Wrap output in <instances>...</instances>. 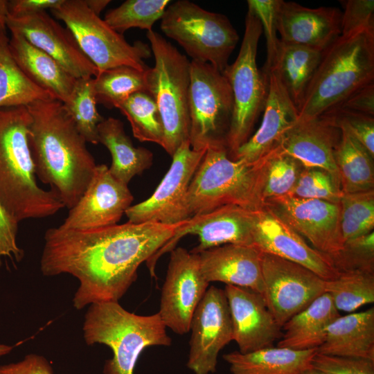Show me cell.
<instances>
[{
  "instance_id": "d4e9b609",
  "label": "cell",
  "mask_w": 374,
  "mask_h": 374,
  "mask_svg": "<svg viewBox=\"0 0 374 374\" xmlns=\"http://www.w3.org/2000/svg\"><path fill=\"white\" fill-rule=\"evenodd\" d=\"M205 280L250 288L262 294L261 252L253 246L228 244L197 253Z\"/></svg>"
},
{
  "instance_id": "7a4b0ae2",
  "label": "cell",
  "mask_w": 374,
  "mask_h": 374,
  "mask_svg": "<svg viewBox=\"0 0 374 374\" xmlns=\"http://www.w3.org/2000/svg\"><path fill=\"white\" fill-rule=\"evenodd\" d=\"M28 135L36 176L71 209L87 188L97 164L64 103L55 98L27 105Z\"/></svg>"
},
{
  "instance_id": "7402d4cb",
  "label": "cell",
  "mask_w": 374,
  "mask_h": 374,
  "mask_svg": "<svg viewBox=\"0 0 374 374\" xmlns=\"http://www.w3.org/2000/svg\"><path fill=\"white\" fill-rule=\"evenodd\" d=\"M341 15L337 8H310L280 0L276 18L279 39L323 51L341 36Z\"/></svg>"
},
{
  "instance_id": "277c9868",
  "label": "cell",
  "mask_w": 374,
  "mask_h": 374,
  "mask_svg": "<svg viewBox=\"0 0 374 374\" xmlns=\"http://www.w3.org/2000/svg\"><path fill=\"white\" fill-rule=\"evenodd\" d=\"M374 82V31L339 36L326 48L299 110L298 122L317 118Z\"/></svg>"
},
{
  "instance_id": "603a6c76",
  "label": "cell",
  "mask_w": 374,
  "mask_h": 374,
  "mask_svg": "<svg viewBox=\"0 0 374 374\" xmlns=\"http://www.w3.org/2000/svg\"><path fill=\"white\" fill-rule=\"evenodd\" d=\"M268 92L260 126L235 152L232 159L254 162L277 148L285 134L297 123L299 111L277 74L269 71Z\"/></svg>"
},
{
  "instance_id": "83f0119b",
  "label": "cell",
  "mask_w": 374,
  "mask_h": 374,
  "mask_svg": "<svg viewBox=\"0 0 374 374\" xmlns=\"http://www.w3.org/2000/svg\"><path fill=\"white\" fill-rule=\"evenodd\" d=\"M339 316L330 296L325 292L283 326L284 332L277 346L299 350L318 348L328 326Z\"/></svg>"
},
{
  "instance_id": "d6a6232c",
  "label": "cell",
  "mask_w": 374,
  "mask_h": 374,
  "mask_svg": "<svg viewBox=\"0 0 374 374\" xmlns=\"http://www.w3.org/2000/svg\"><path fill=\"white\" fill-rule=\"evenodd\" d=\"M335 150L341 190L343 193H354L373 190V158L364 146L344 126Z\"/></svg>"
},
{
  "instance_id": "e575fe53",
  "label": "cell",
  "mask_w": 374,
  "mask_h": 374,
  "mask_svg": "<svg viewBox=\"0 0 374 374\" xmlns=\"http://www.w3.org/2000/svg\"><path fill=\"white\" fill-rule=\"evenodd\" d=\"M325 292L339 312H353L374 302V273L339 271L335 277L326 280Z\"/></svg>"
},
{
  "instance_id": "484cf974",
  "label": "cell",
  "mask_w": 374,
  "mask_h": 374,
  "mask_svg": "<svg viewBox=\"0 0 374 374\" xmlns=\"http://www.w3.org/2000/svg\"><path fill=\"white\" fill-rule=\"evenodd\" d=\"M9 48L16 64L31 82L53 98L63 103L69 101L77 79L55 59L17 33H11Z\"/></svg>"
},
{
  "instance_id": "4fadbf2b",
  "label": "cell",
  "mask_w": 374,
  "mask_h": 374,
  "mask_svg": "<svg viewBox=\"0 0 374 374\" xmlns=\"http://www.w3.org/2000/svg\"><path fill=\"white\" fill-rule=\"evenodd\" d=\"M262 296L277 323L283 326L325 293L326 280L309 269L261 253Z\"/></svg>"
},
{
  "instance_id": "d590c367",
  "label": "cell",
  "mask_w": 374,
  "mask_h": 374,
  "mask_svg": "<svg viewBox=\"0 0 374 374\" xmlns=\"http://www.w3.org/2000/svg\"><path fill=\"white\" fill-rule=\"evenodd\" d=\"M127 118L134 136L141 142L154 143L162 146L163 127L160 112L148 91H138L118 107Z\"/></svg>"
},
{
  "instance_id": "74e56055",
  "label": "cell",
  "mask_w": 374,
  "mask_h": 374,
  "mask_svg": "<svg viewBox=\"0 0 374 374\" xmlns=\"http://www.w3.org/2000/svg\"><path fill=\"white\" fill-rule=\"evenodd\" d=\"M169 0H127L118 7L109 10L104 21L116 32L123 35L131 28L152 30L161 19Z\"/></svg>"
},
{
  "instance_id": "7dc6e473",
  "label": "cell",
  "mask_w": 374,
  "mask_h": 374,
  "mask_svg": "<svg viewBox=\"0 0 374 374\" xmlns=\"http://www.w3.org/2000/svg\"><path fill=\"white\" fill-rule=\"evenodd\" d=\"M18 224L0 204V266L3 258L19 262L24 256L23 250L17 244Z\"/></svg>"
},
{
  "instance_id": "c3c4849f",
  "label": "cell",
  "mask_w": 374,
  "mask_h": 374,
  "mask_svg": "<svg viewBox=\"0 0 374 374\" xmlns=\"http://www.w3.org/2000/svg\"><path fill=\"white\" fill-rule=\"evenodd\" d=\"M345 109L373 116L374 82L359 88L330 109Z\"/></svg>"
},
{
  "instance_id": "f6af8a7d",
  "label": "cell",
  "mask_w": 374,
  "mask_h": 374,
  "mask_svg": "<svg viewBox=\"0 0 374 374\" xmlns=\"http://www.w3.org/2000/svg\"><path fill=\"white\" fill-rule=\"evenodd\" d=\"M344 7L341 15V36H349L362 30L374 31V1H340Z\"/></svg>"
},
{
  "instance_id": "3957f363",
  "label": "cell",
  "mask_w": 374,
  "mask_h": 374,
  "mask_svg": "<svg viewBox=\"0 0 374 374\" xmlns=\"http://www.w3.org/2000/svg\"><path fill=\"white\" fill-rule=\"evenodd\" d=\"M31 121L27 106L0 108V204L18 223L64 207L53 191L37 183L28 139Z\"/></svg>"
},
{
  "instance_id": "ee69618b",
  "label": "cell",
  "mask_w": 374,
  "mask_h": 374,
  "mask_svg": "<svg viewBox=\"0 0 374 374\" xmlns=\"http://www.w3.org/2000/svg\"><path fill=\"white\" fill-rule=\"evenodd\" d=\"M280 0H249L248 8L259 19L267 42V60L262 72L267 74L274 65L280 39L277 37V12Z\"/></svg>"
},
{
  "instance_id": "4316f807",
  "label": "cell",
  "mask_w": 374,
  "mask_h": 374,
  "mask_svg": "<svg viewBox=\"0 0 374 374\" xmlns=\"http://www.w3.org/2000/svg\"><path fill=\"white\" fill-rule=\"evenodd\" d=\"M317 353L374 361V308L337 317Z\"/></svg>"
},
{
  "instance_id": "836d02e7",
  "label": "cell",
  "mask_w": 374,
  "mask_h": 374,
  "mask_svg": "<svg viewBox=\"0 0 374 374\" xmlns=\"http://www.w3.org/2000/svg\"><path fill=\"white\" fill-rule=\"evenodd\" d=\"M147 71L121 66L99 72L94 77L96 103L109 109L117 108L132 94L148 91Z\"/></svg>"
},
{
  "instance_id": "44dd1931",
  "label": "cell",
  "mask_w": 374,
  "mask_h": 374,
  "mask_svg": "<svg viewBox=\"0 0 374 374\" xmlns=\"http://www.w3.org/2000/svg\"><path fill=\"white\" fill-rule=\"evenodd\" d=\"M230 312L233 340L239 352L247 353L273 346L282 328L269 310L262 295L250 288L226 285L224 290Z\"/></svg>"
},
{
  "instance_id": "9a60e30c",
  "label": "cell",
  "mask_w": 374,
  "mask_h": 374,
  "mask_svg": "<svg viewBox=\"0 0 374 374\" xmlns=\"http://www.w3.org/2000/svg\"><path fill=\"white\" fill-rule=\"evenodd\" d=\"M159 314L166 327L183 335L190 331L194 312L208 289L197 253L182 247L170 251Z\"/></svg>"
},
{
  "instance_id": "8992f818",
  "label": "cell",
  "mask_w": 374,
  "mask_h": 374,
  "mask_svg": "<svg viewBox=\"0 0 374 374\" xmlns=\"http://www.w3.org/2000/svg\"><path fill=\"white\" fill-rule=\"evenodd\" d=\"M83 331L87 344H105L113 352V357L104 366L103 374H133L145 348L171 344L159 313L137 315L125 310L118 301L91 304L85 314Z\"/></svg>"
},
{
  "instance_id": "e0dca14e",
  "label": "cell",
  "mask_w": 374,
  "mask_h": 374,
  "mask_svg": "<svg viewBox=\"0 0 374 374\" xmlns=\"http://www.w3.org/2000/svg\"><path fill=\"white\" fill-rule=\"evenodd\" d=\"M187 366L195 374L215 372L220 351L233 340L232 324L224 290L209 287L193 315Z\"/></svg>"
},
{
  "instance_id": "f5cc1de1",
  "label": "cell",
  "mask_w": 374,
  "mask_h": 374,
  "mask_svg": "<svg viewBox=\"0 0 374 374\" xmlns=\"http://www.w3.org/2000/svg\"><path fill=\"white\" fill-rule=\"evenodd\" d=\"M13 349V346L0 344V357L8 354Z\"/></svg>"
},
{
  "instance_id": "30bf717a",
  "label": "cell",
  "mask_w": 374,
  "mask_h": 374,
  "mask_svg": "<svg viewBox=\"0 0 374 374\" xmlns=\"http://www.w3.org/2000/svg\"><path fill=\"white\" fill-rule=\"evenodd\" d=\"M52 14L62 20L82 53L99 72L127 66L141 71L149 69L143 60L151 57V48L141 41L130 44L92 12L84 0H63Z\"/></svg>"
},
{
  "instance_id": "816d5d0a",
  "label": "cell",
  "mask_w": 374,
  "mask_h": 374,
  "mask_svg": "<svg viewBox=\"0 0 374 374\" xmlns=\"http://www.w3.org/2000/svg\"><path fill=\"white\" fill-rule=\"evenodd\" d=\"M88 8L98 15L111 2L109 0H84Z\"/></svg>"
},
{
  "instance_id": "cb8c5ba5",
  "label": "cell",
  "mask_w": 374,
  "mask_h": 374,
  "mask_svg": "<svg viewBox=\"0 0 374 374\" xmlns=\"http://www.w3.org/2000/svg\"><path fill=\"white\" fill-rule=\"evenodd\" d=\"M341 136L340 128L325 116L296 123L283 136L278 148L305 167L323 169L340 186L334 152Z\"/></svg>"
},
{
  "instance_id": "8fae6325",
  "label": "cell",
  "mask_w": 374,
  "mask_h": 374,
  "mask_svg": "<svg viewBox=\"0 0 374 374\" xmlns=\"http://www.w3.org/2000/svg\"><path fill=\"white\" fill-rule=\"evenodd\" d=\"M189 142L194 150L226 148L233 112L231 86L208 63L190 61Z\"/></svg>"
},
{
  "instance_id": "2e32d148",
  "label": "cell",
  "mask_w": 374,
  "mask_h": 374,
  "mask_svg": "<svg viewBox=\"0 0 374 374\" xmlns=\"http://www.w3.org/2000/svg\"><path fill=\"white\" fill-rule=\"evenodd\" d=\"M264 206L319 251L332 257L342 249L339 203L287 195L267 199Z\"/></svg>"
},
{
  "instance_id": "4dcf8cb0",
  "label": "cell",
  "mask_w": 374,
  "mask_h": 374,
  "mask_svg": "<svg viewBox=\"0 0 374 374\" xmlns=\"http://www.w3.org/2000/svg\"><path fill=\"white\" fill-rule=\"evenodd\" d=\"M7 1L0 0V108L27 106L31 103L53 98L31 82L14 60L6 33Z\"/></svg>"
},
{
  "instance_id": "db71d44e",
  "label": "cell",
  "mask_w": 374,
  "mask_h": 374,
  "mask_svg": "<svg viewBox=\"0 0 374 374\" xmlns=\"http://www.w3.org/2000/svg\"><path fill=\"white\" fill-rule=\"evenodd\" d=\"M300 374H328L327 373H325L323 371L317 370L316 368H312V366L304 370L303 372H301Z\"/></svg>"
},
{
  "instance_id": "52a82bcc",
  "label": "cell",
  "mask_w": 374,
  "mask_h": 374,
  "mask_svg": "<svg viewBox=\"0 0 374 374\" xmlns=\"http://www.w3.org/2000/svg\"><path fill=\"white\" fill-rule=\"evenodd\" d=\"M154 66L147 71L148 91L154 99L163 127L162 148L171 157L189 141L190 61L161 35L147 31Z\"/></svg>"
},
{
  "instance_id": "b9f144b4",
  "label": "cell",
  "mask_w": 374,
  "mask_h": 374,
  "mask_svg": "<svg viewBox=\"0 0 374 374\" xmlns=\"http://www.w3.org/2000/svg\"><path fill=\"white\" fill-rule=\"evenodd\" d=\"M331 259L338 271L359 270L374 273V232L345 242L342 249Z\"/></svg>"
},
{
  "instance_id": "6da1fadb",
  "label": "cell",
  "mask_w": 374,
  "mask_h": 374,
  "mask_svg": "<svg viewBox=\"0 0 374 374\" xmlns=\"http://www.w3.org/2000/svg\"><path fill=\"white\" fill-rule=\"evenodd\" d=\"M184 222L171 225L127 222L87 230L50 228L44 235L41 271L46 276L69 274L78 280L73 299L77 310L118 301L136 279L140 265L155 254Z\"/></svg>"
},
{
  "instance_id": "60d3db41",
  "label": "cell",
  "mask_w": 374,
  "mask_h": 374,
  "mask_svg": "<svg viewBox=\"0 0 374 374\" xmlns=\"http://www.w3.org/2000/svg\"><path fill=\"white\" fill-rule=\"evenodd\" d=\"M343 193L331 175L312 167H303L289 195L339 203Z\"/></svg>"
},
{
  "instance_id": "7c38bea8",
  "label": "cell",
  "mask_w": 374,
  "mask_h": 374,
  "mask_svg": "<svg viewBox=\"0 0 374 374\" xmlns=\"http://www.w3.org/2000/svg\"><path fill=\"white\" fill-rule=\"evenodd\" d=\"M206 152L193 150L189 141L184 142L172 156L171 165L152 195L125 211L128 222L171 225L189 219L188 188Z\"/></svg>"
},
{
  "instance_id": "ac0fdd59",
  "label": "cell",
  "mask_w": 374,
  "mask_h": 374,
  "mask_svg": "<svg viewBox=\"0 0 374 374\" xmlns=\"http://www.w3.org/2000/svg\"><path fill=\"white\" fill-rule=\"evenodd\" d=\"M6 26L11 33L21 35L51 56L76 79L98 74L99 71L82 53L70 30L46 11L16 16L7 14Z\"/></svg>"
},
{
  "instance_id": "681fc988",
  "label": "cell",
  "mask_w": 374,
  "mask_h": 374,
  "mask_svg": "<svg viewBox=\"0 0 374 374\" xmlns=\"http://www.w3.org/2000/svg\"><path fill=\"white\" fill-rule=\"evenodd\" d=\"M0 374H53V370L44 357L28 354L19 362L1 365Z\"/></svg>"
},
{
  "instance_id": "d6986e66",
  "label": "cell",
  "mask_w": 374,
  "mask_h": 374,
  "mask_svg": "<svg viewBox=\"0 0 374 374\" xmlns=\"http://www.w3.org/2000/svg\"><path fill=\"white\" fill-rule=\"evenodd\" d=\"M133 199L127 184L114 177L105 164L97 165L83 195L59 227L87 230L116 224Z\"/></svg>"
},
{
  "instance_id": "ffe728a7",
  "label": "cell",
  "mask_w": 374,
  "mask_h": 374,
  "mask_svg": "<svg viewBox=\"0 0 374 374\" xmlns=\"http://www.w3.org/2000/svg\"><path fill=\"white\" fill-rule=\"evenodd\" d=\"M253 246L261 253L298 263L323 280L338 274L331 257L310 247L297 232L263 206L255 211Z\"/></svg>"
},
{
  "instance_id": "bcb514c9",
  "label": "cell",
  "mask_w": 374,
  "mask_h": 374,
  "mask_svg": "<svg viewBox=\"0 0 374 374\" xmlns=\"http://www.w3.org/2000/svg\"><path fill=\"white\" fill-rule=\"evenodd\" d=\"M311 366L328 374H374V361L356 357L323 355L317 352Z\"/></svg>"
},
{
  "instance_id": "1f68e13d",
  "label": "cell",
  "mask_w": 374,
  "mask_h": 374,
  "mask_svg": "<svg viewBox=\"0 0 374 374\" xmlns=\"http://www.w3.org/2000/svg\"><path fill=\"white\" fill-rule=\"evenodd\" d=\"M323 51L280 40L274 65L269 71L277 74L298 111L321 62Z\"/></svg>"
},
{
  "instance_id": "8d00e7d4",
  "label": "cell",
  "mask_w": 374,
  "mask_h": 374,
  "mask_svg": "<svg viewBox=\"0 0 374 374\" xmlns=\"http://www.w3.org/2000/svg\"><path fill=\"white\" fill-rule=\"evenodd\" d=\"M94 77L78 78L69 101L64 103L68 114L87 142L98 143V125L104 118L96 109Z\"/></svg>"
},
{
  "instance_id": "5b68a950",
  "label": "cell",
  "mask_w": 374,
  "mask_h": 374,
  "mask_svg": "<svg viewBox=\"0 0 374 374\" xmlns=\"http://www.w3.org/2000/svg\"><path fill=\"white\" fill-rule=\"evenodd\" d=\"M269 154L247 162L231 159L226 148L208 149L189 186L187 204L190 217L225 205L253 211L262 208Z\"/></svg>"
},
{
  "instance_id": "ab89813d",
  "label": "cell",
  "mask_w": 374,
  "mask_h": 374,
  "mask_svg": "<svg viewBox=\"0 0 374 374\" xmlns=\"http://www.w3.org/2000/svg\"><path fill=\"white\" fill-rule=\"evenodd\" d=\"M294 157L276 148L269 152L266 165L263 190L266 200L289 195L303 168Z\"/></svg>"
},
{
  "instance_id": "7bdbcfd3",
  "label": "cell",
  "mask_w": 374,
  "mask_h": 374,
  "mask_svg": "<svg viewBox=\"0 0 374 374\" xmlns=\"http://www.w3.org/2000/svg\"><path fill=\"white\" fill-rule=\"evenodd\" d=\"M336 126L341 125L360 143L374 158V117L345 109H332L322 115Z\"/></svg>"
},
{
  "instance_id": "f546056e",
  "label": "cell",
  "mask_w": 374,
  "mask_h": 374,
  "mask_svg": "<svg viewBox=\"0 0 374 374\" xmlns=\"http://www.w3.org/2000/svg\"><path fill=\"white\" fill-rule=\"evenodd\" d=\"M98 143L104 145L112 155L111 174L117 180L128 185L136 175L149 168L153 154L147 148H136L126 134L120 120L109 117L98 125Z\"/></svg>"
},
{
  "instance_id": "f35d334b",
  "label": "cell",
  "mask_w": 374,
  "mask_h": 374,
  "mask_svg": "<svg viewBox=\"0 0 374 374\" xmlns=\"http://www.w3.org/2000/svg\"><path fill=\"white\" fill-rule=\"evenodd\" d=\"M339 226L344 242L373 231L374 190L343 193Z\"/></svg>"
},
{
  "instance_id": "f907efd6",
  "label": "cell",
  "mask_w": 374,
  "mask_h": 374,
  "mask_svg": "<svg viewBox=\"0 0 374 374\" xmlns=\"http://www.w3.org/2000/svg\"><path fill=\"white\" fill-rule=\"evenodd\" d=\"M63 0H11L7 1L8 14L22 15L46 9H53L60 5Z\"/></svg>"
},
{
  "instance_id": "ba28073f",
  "label": "cell",
  "mask_w": 374,
  "mask_h": 374,
  "mask_svg": "<svg viewBox=\"0 0 374 374\" xmlns=\"http://www.w3.org/2000/svg\"><path fill=\"white\" fill-rule=\"evenodd\" d=\"M160 28L192 60L208 63L223 73L239 35L225 15L208 11L188 0L170 3Z\"/></svg>"
},
{
  "instance_id": "5bb4252c",
  "label": "cell",
  "mask_w": 374,
  "mask_h": 374,
  "mask_svg": "<svg viewBox=\"0 0 374 374\" xmlns=\"http://www.w3.org/2000/svg\"><path fill=\"white\" fill-rule=\"evenodd\" d=\"M255 211L235 205H225L207 213L192 216L176 229L173 236L147 262L152 276L159 258L171 251L179 240L188 234L199 237V244L190 252L203 251L228 244L253 246Z\"/></svg>"
},
{
  "instance_id": "f1b7e54d",
  "label": "cell",
  "mask_w": 374,
  "mask_h": 374,
  "mask_svg": "<svg viewBox=\"0 0 374 374\" xmlns=\"http://www.w3.org/2000/svg\"><path fill=\"white\" fill-rule=\"evenodd\" d=\"M317 348L294 350L267 347L247 353L234 351L223 355L232 374H300L311 367Z\"/></svg>"
},
{
  "instance_id": "9c48e42d",
  "label": "cell",
  "mask_w": 374,
  "mask_h": 374,
  "mask_svg": "<svg viewBox=\"0 0 374 374\" xmlns=\"http://www.w3.org/2000/svg\"><path fill=\"white\" fill-rule=\"evenodd\" d=\"M262 33L261 23L248 8L245 28L239 53L223 71L233 93V112L226 139L231 159L250 138L253 126L264 110L268 92V75L257 66L258 44Z\"/></svg>"
}]
</instances>
